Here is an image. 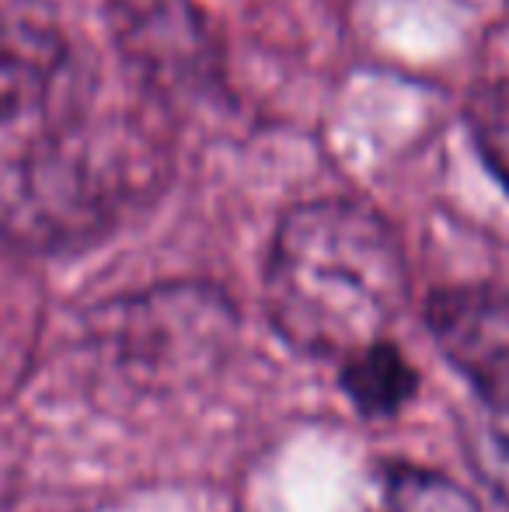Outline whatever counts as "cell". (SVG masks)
<instances>
[{"label":"cell","mask_w":509,"mask_h":512,"mask_svg":"<svg viewBox=\"0 0 509 512\" xmlns=\"http://www.w3.org/2000/svg\"><path fill=\"white\" fill-rule=\"evenodd\" d=\"M129 126L63 122L35 140L0 182V234L21 248L63 251L98 241L143 199L157 157Z\"/></svg>","instance_id":"7a4b0ae2"},{"label":"cell","mask_w":509,"mask_h":512,"mask_svg":"<svg viewBox=\"0 0 509 512\" xmlns=\"http://www.w3.org/2000/svg\"><path fill=\"white\" fill-rule=\"evenodd\" d=\"M234 300L210 283H157L84 314V342L129 391L164 398L213 377L238 342Z\"/></svg>","instance_id":"3957f363"},{"label":"cell","mask_w":509,"mask_h":512,"mask_svg":"<svg viewBox=\"0 0 509 512\" xmlns=\"http://www.w3.org/2000/svg\"><path fill=\"white\" fill-rule=\"evenodd\" d=\"M464 122L478 161L509 192V77L478 84L464 105Z\"/></svg>","instance_id":"ba28073f"},{"label":"cell","mask_w":509,"mask_h":512,"mask_svg":"<svg viewBox=\"0 0 509 512\" xmlns=\"http://www.w3.org/2000/svg\"><path fill=\"white\" fill-rule=\"evenodd\" d=\"M412 297L408 258L374 206L307 199L279 216L262 272V307L293 352L342 363L387 338Z\"/></svg>","instance_id":"6da1fadb"},{"label":"cell","mask_w":509,"mask_h":512,"mask_svg":"<svg viewBox=\"0 0 509 512\" xmlns=\"http://www.w3.org/2000/svg\"><path fill=\"white\" fill-rule=\"evenodd\" d=\"M70 70V42L53 0H0V126L56 102Z\"/></svg>","instance_id":"5b68a950"},{"label":"cell","mask_w":509,"mask_h":512,"mask_svg":"<svg viewBox=\"0 0 509 512\" xmlns=\"http://www.w3.org/2000/svg\"><path fill=\"white\" fill-rule=\"evenodd\" d=\"M426 328L440 352L475 387L509 453V293L496 286H447L426 300Z\"/></svg>","instance_id":"277c9868"},{"label":"cell","mask_w":509,"mask_h":512,"mask_svg":"<svg viewBox=\"0 0 509 512\" xmlns=\"http://www.w3.org/2000/svg\"><path fill=\"white\" fill-rule=\"evenodd\" d=\"M377 512H482L471 492L433 467L387 464Z\"/></svg>","instance_id":"52a82bcc"},{"label":"cell","mask_w":509,"mask_h":512,"mask_svg":"<svg viewBox=\"0 0 509 512\" xmlns=\"http://www.w3.org/2000/svg\"><path fill=\"white\" fill-rule=\"evenodd\" d=\"M339 387L363 418H394L419 394V370L391 338H381L342 359Z\"/></svg>","instance_id":"8992f818"}]
</instances>
